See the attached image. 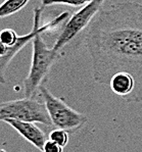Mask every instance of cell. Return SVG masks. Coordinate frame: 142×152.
Returning a JSON list of instances; mask_svg holds the SVG:
<instances>
[{
  "label": "cell",
  "mask_w": 142,
  "mask_h": 152,
  "mask_svg": "<svg viewBox=\"0 0 142 152\" xmlns=\"http://www.w3.org/2000/svg\"><path fill=\"white\" fill-rule=\"evenodd\" d=\"M104 1L105 0H92L74 13L64 25L52 48L62 54V50L64 48L73 43L83 31L86 32L93 18L101 10Z\"/></svg>",
  "instance_id": "5b68a950"
},
{
  "label": "cell",
  "mask_w": 142,
  "mask_h": 152,
  "mask_svg": "<svg viewBox=\"0 0 142 152\" xmlns=\"http://www.w3.org/2000/svg\"><path fill=\"white\" fill-rule=\"evenodd\" d=\"M0 152H6L4 149H2V148H0Z\"/></svg>",
  "instance_id": "9a60e30c"
},
{
  "label": "cell",
  "mask_w": 142,
  "mask_h": 152,
  "mask_svg": "<svg viewBox=\"0 0 142 152\" xmlns=\"http://www.w3.org/2000/svg\"><path fill=\"white\" fill-rule=\"evenodd\" d=\"M92 0H42V6H50V5H57V4H62V5L74 6V7H80L84 6L85 4L89 3Z\"/></svg>",
  "instance_id": "30bf717a"
},
{
  "label": "cell",
  "mask_w": 142,
  "mask_h": 152,
  "mask_svg": "<svg viewBox=\"0 0 142 152\" xmlns=\"http://www.w3.org/2000/svg\"><path fill=\"white\" fill-rule=\"evenodd\" d=\"M44 10V6L41 7H36L34 9V24L33 29L29 34L25 35V36L18 37V40L17 43L11 47H8L7 52L3 56H0V84H5V72L7 69L8 65L10 64L12 58L22 50L23 48L29 43L30 41H33L34 37L40 30H42L43 26H40V20L42 12Z\"/></svg>",
  "instance_id": "8992f818"
},
{
  "label": "cell",
  "mask_w": 142,
  "mask_h": 152,
  "mask_svg": "<svg viewBox=\"0 0 142 152\" xmlns=\"http://www.w3.org/2000/svg\"><path fill=\"white\" fill-rule=\"evenodd\" d=\"M18 40V36L12 29H3L0 31V41L3 42L7 47L13 46Z\"/></svg>",
  "instance_id": "7c38bea8"
},
{
  "label": "cell",
  "mask_w": 142,
  "mask_h": 152,
  "mask_svg": "<svg viewBox=\"0 0 142 152\" xmlns=\"http://www.w3.org/2000/svg\"><path fill=\"white\" fill-rule=\"evenodd\" d=\"M39 93L45 102L52 126L56 129H62L70 134H74L87 123V116L70 107L44 86L40 88Z\"/></svg>",
  "instance_id": "3957f363"
},
{
  "label": "cell",
  "mask_w": 142,
  "mask_h": 152,
  "mask_svg": "<svg viewBox=\"0 0 142 152\" xmlns=\"http://www.w3.org/2000/svg\"><path fill=\"white\" fill-rule=\"evenodd\" d=\"M92 61L93 79L108 84L117 74L134 80L128 103L142 102V3L121 2L96 15L83 37Z\"/></svg>",
  "instance_id": "6da1fadb"
},
{
  "label": "cell",
  "mask_w": 142,
  "mask_h": 152,
  "mask_svg": "<svg viewBox=\"0 0 142 152\" xmlns=\"http://www.w3.org/2000/svg\"><path fill=\"white\" fill-rule=\"evenodd\" d=\"M7 50H8L7 46H6L3 42L0 41V56H3L6 52H7Z\"/></svg>",
  "instance_id": "5bb4252c"
},
{
  "label": "cell",
  "mask_w": 142,
  "mask_h": 152,
  "mask_svg": "<svg viewBox=\"0 0 142 152\" xmlns=\"http://www.w3.org/2000/svg\"><path fill=\"white\" fill-rule=\"evenodd\" d=\"M109 86H111V90L115 94L128 102L131 94L134 91V80L131 76L127 74H117L111 78L109 82Z\"/></svg>",
  "instance_id": "ba28073f"
},
{
  "label": "cell",
  "mask_w": 142,
  "mask_h": 152,
  "mask_svg": "<svg viewBox=\"0 0 142 152\" xmlns=\"http://www.w3.org/2000/svg\"><path fill=\"white\" fill-rule=\"evenodd\" d=\"M42 152H64V147L49 139L44 144Z\"/></svg>",
  "instance_id": "4fadbf2b"
},
{
  "label": "cell",
  "mask_w": 142,
  "mask_h": 152,
  "mask_svg": "<svg viewBox=\"0 0 142 152\" xmlns=\"http://www.w3.org/2000/svg\"><path fill=\"white\" fill-rule=\"evenodd\" d=\"M5 118H15L24 121L39 123L52 126L45 102L37 98H22L0 103V121Z\"/></svg>",
  "instance_id": "277c9868"
},
{
  "label": "cell",
  "mask_w": 142,
  "mask_h": 152,
  "mask_svg": "<svg viewBox=\"0 0 142 152\" xmlns=\"http://www.w3.org/2000/svg\"><path fill=\"white\" fill-rule=\"evenodd\" d=\"M69 20V12H64L57 16L53 22L43 26L33 39V56L29 74L24 81V94L25 97L32 98L36 96L47 81L48 75L51 67L61 56V53L53 48H48L42 39V34L52 26H59L62 23H67Z\"/></svg>",
  "instance_id": "7a4b0ae2"
},
{
  "label": "cell",
  "mask_w": 142,
  "mask_h": 152,
  "mask_svg": "<svg viewBox=\"0 0 142 152\" xmlns=\"http://www.w3.org/2000/svg\"><path fill=\"white\" fill-rule=\"evenodd\" d=\"M3 121H5L10 127H12L29 143L34 145L40 151L43 150L44 144L47 140H46L44 132L40 128L37 127L35 123L15 120V118H5Z\"/></svg>",
  "instance_id": "52a82bcc"
},
{
  "label": "cell",
  "mask_w": 142,
  "mask_h": 152,
  "mask_svg": "<svg viewBox=\"0 0 142 152\" xmlns=\"http://www.w3.org/2000/svg\"><path fill=\"white\" fill-rule=\"evenodd\" d=\"M30 2V0H5L0 4V18H4L18 12Z\"/></svg>",
  "instance_id": "9c48e42d"
},
{
  "label": "cell",
  "mask_w": 142,
  "mask_h": 152,
  "mask_svg": "<svg viewBox=\"0 0 142 152\" xmlns=\"http://www.w3.org/2000/svg\"><path fill=\"white\" fill-rule=\"evenodd\" d=\"M70 133H67V131L62 130V129H55V130L51 131L49 134V139L52 141L56 142L57 144H59L60 146L64 147L67 146L70 140Z\"/></svg>",
  "instance_id": "8fae6325"
}]
</instances>
